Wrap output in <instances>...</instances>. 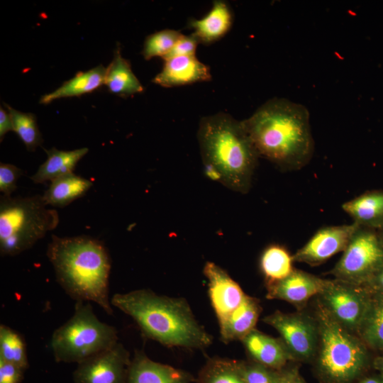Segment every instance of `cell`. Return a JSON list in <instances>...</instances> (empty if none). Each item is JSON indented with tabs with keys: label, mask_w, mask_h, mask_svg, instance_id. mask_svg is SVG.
I'll return each mask as SVG.
<instances>
[{
	"label": "cell",
	"mask_w": 383,
	"mask_h": 383,
	"mask_svg": "<svg viewBox=\"0 0 383 383\" xmlns=\"http://www.w3.org/2000/svg\"><path fill=\"white\" fill-rule=\"evenodd\" d=\"M309 118L304 105L273 98L242 123L260 157L282 171H295L309 162L314 151Z\"/></svg>",
	"instance_id": "cell-1"
},
{
	"label": "cell",
	"mask_w": 383,
	"mask_h": 383,
	"mask_svg": "<svg viewBox=\"0 0 383 383\" xmlns=\"http://www.w3.org/2000/svg\"><path fill=\"white\" fill-rule=\"evenodd\" d=\"M111 304L131 316L146 338L163 345L201 350L212 343L184 299L143 289L115 294Z\"/></svg>",
	"instance_id": "cell-2"
},
{
	"label": "cell",
	"mask_w": 383,
	"mask_h": 383,
	"mask_svg": "<svg viewBox=\"0 0 383 383\" xmlns=\"http://www.w3.org/2000/svg\"><path fill=\"white\" fill-rule=\"evenodd\" d=\"M47 256L58 284L71 298L94 301L112 314L109 296L111 260L101 241L87 235H52Z\"/></svg>",
	"instance_id": "cell-3"
},
{
	"label": "cell",
	"mask_w": 383,
	"mask_h": 383,
	"mask_svg": "<svg viewBox=\"0 0 383 383\" xmlns=\"http://www.w3.org/2000/svg\"><path fill=\"white\" fill-rule=\"evenodd\" d=\"M197 138L204 165L216 170L220 182L248 192L260 156L242 121L223 112L203 117Z\"/></svg>",
	"instance_id": "cell-4"
},
{
	"label": "cell",
	"mask_w": 383,
	"mask_h": 383,
	"mask_svg": "<svg viewBox=\"0 0 383 383\" xmlns=\"http://www.w3.org/2000/svg\"><path fill=\"white\" fill-rule=\"evenodd\" d=\"M313 316L318 330L314 362L322 383H356L370 365L369 348L355 333L334 320L316 299Z\"/></svg>",
	"instance_id": "cell-5"
},
{
	"label": "cell",
	"mask_w": 383,
	"mask_h": 383,
	"mask_svg": "<svg viewBox=\"0 0 383 383\" xmlns=\"http://www.w3.org/2000/svg\"><path fill=\"white\" fill-rule=\"evenodd\" d=\"M42 195L1 196L0 199V253L14 256L30 249L60 221L58 212L47 208Z\"/></svg>",
	"instance_id": "cell-6"
},
{
	"label": "cell",
	"mask_w": 383,
	"mask_h": 383,
	"mask_svg": "<svg viewBox=\"0 0 383 383\" xmlns=\"http://www.w3.org/2000/svg\"><path fill=\"white\" fill-rule=\"evenodd\" d=\"M118 340L116 328L99 321L89 303L77 301L72 316L53 332L50 347L56 362L79 364Z\"/></svg>",
	"instance_id": "cell-7"
},
{
	"label": "cell",
	"mask_w": 383,
	"mask_h": 383,
	"mask_svg": "<svg viewBox=\"0 0 383 383\" xmlns=\"http://www.w3.org/2000/svg\"><path fill=\"white\" fill-rule=\"evenodd\" d=\"M382 267L383 244L377 230L358 226L329 274L344 282L364 285Z\"/></svg>",
	"instance_id": "cell-8"
},
{
	"label": "cell",
	"mask_w": 383,
	"mask_h": 383,
	"mask_svg": "<svg viewBox=\"0 0 383 383\" xmlns=\"http://www.w3.org/2000/svg\"><path fill=\"white\" fill-rule=\"evenodd\" d=\"M316 297L334 320L357 335L370 306L372 292L369 289L335 278L325 279Z\"/></svg>",
	"instance_id": "cell-9"
},
{
	"label": "cell",
	"mask_w": 383,
	"mask_h": 383,
	"mask_svg": "<svg viewBox=\"0 0 383 383\" xmlns=\"http://www.w3.org/2000/svg\"><path fill=\"white\" fill-rule=\"evenodd\" d=\"M263 321L278 331L294 360L313 361L318 340V326L313 315L276 311L265 316Z\"/></svg>",
	"instance_id": "cell-10"
},
{
	"label": "cell",
	"mask_w": 383,
	"mask_h": 383,
	"mask_svg": "<svg viewBox=\"0 0 383 383\" xmlns=\"http://www.w3.org/2000/svg\"><path fill=\"white\" fill-rule=\"evenodd\" d=\"M131 357L118 342L79 364L73 372L74 383H127Z\"/></svg>",
	"instance_id": "cell-11"
},
{
	"label": "cell",
	"mask_w": 383,
	"mask_h": 383,
	"mask_svg": "<svg viewBox=\"0 0 383 383\" xmlns=\"http://www.w3.org/2000/svg\"><path fill=\"white\" fill-rule=\"evenodd\" d=\"M358 225L353 223L325 226L318 229L307 243L293 255L294 262L318 265L344 251Z\"/></svg>",
	"instance_id": "cell-12"
},
{
	"label": "cell",
	"mask_w": 383,
	"mask_h": 383,
	"mask_svg": "<svg viewBox=\"0 0 383 383\" xmlns=\"http://www.w3.org/2000/svg\"><path fill=\"white\" fill-rule=\"evenodd\" d=\"M203 272L208 280L211 306L218 323L221 322L240 306L247 294L223 268L214 262H207Z\"/></svg>",
	"instance_id": "cell-13"
},
{
	"label": "cell",
	"mask_w": 383,
	"mask_h": 383,
	"mask_svg": "<svg viewBox=\"0 0 383 383\" xmlns=\"http://www.w3.org/2000/svg\"><path fill=\"white\" fill-rule=\"evenodd\" d=\"M325 279L300 270L294 269L286 278L267 286V298L304 305L321 291Z\"/></svg>",
	"instance_id": "cell-14"
},
{
	"label": "cell",
	"mask_w": 383,
	"mask_h": 383,
	"mask_svg": "<svg viewBox=\"0 0 383 383\" xmlns=\"http://www.w3.org/2000/svg\"><path fill=\"white\" fill-rule=\"evenodd\" d=\"M192 374L150 359L142 350L135 351L127 383H194Z\"/></svg>",
	"instance_id": "cell-15"
},
{
	"label": "cell",
	"mask_w": 383,
	"mask_h": 383,
	"mask_svg": "<svg viewBox=\"0 0 383 383\" xmlns=\"http://www.w3.org/2000/svg\"><path fill=\"white\" fill-rule=\"evenodd\" d=\"M211 79L209 66L194 55L165 60L161 72L155 77L152 82L164 87H173Z\"/></svg>",
	"instance_id": "cell-16"
},
{
	"label": "cell",
	"mask_w": 383,
	"mask_h": 383,
	"mask_svg": "<svg viewBox=\"0 0 383 383\" xmlns=\"http://www.w3.org/2000/svg\"><path fill=\"white\" fill-rule=\"evenodd\" d=\"M250 360L270 368L281 370L294 361L281 338L266 335L255 328L241 340Z\"/></svg>",
	"instance_id": "cell-17"
},
{
	"label": "cell",
	"mask_w": 383,
	"mask_h": 383,
	"mask_svg": "<svg viewBox=\"0 0 383 383\" xmlns=\"http://www.w3.org/2000/svg\"><path fill=\"white\" fill-rule=\"evenodd\" d=\"M261 313L258 299L246 295L243 302L228 318L218 323L224 343L242 340L255 325Z\"/></svg>",
	"instance_id": "cell-18"
},
{
	"label": "cell",
	"mask_w": 383,
	"mask_h": 383,
	"mask_svg": "<svg viewBox=\"0 0 383 383\" xmlns=\"http://www.w3.org/2000/svg\"><path fill=\"white\" fill-rule=\"evenodd\" d=\"M342 209L360 226L375 230L383 227V190L367 192L345 202Z\"/></svg>",
	"instance_id": "cell-19"
},
{
	"label": "cell",
	"mask_w": 383,
	"mask_h": 383,
	"mask_svg": "<svg viewBox=\"0 0 383 383\" xmlns=\"http://www.w3.org/2000/svg\"><path fill=\"white\" fill-rule=\"evenodd\" d=\"M233 14L227 3L214 1L211 11L201 19L190 21L189 26L199 43L206 45L221 38L229 30Z\"/></svg>",
	"instance_id": "cell-20"
},
{
	"label": "cell",
	"mask_w": 383,
	"mask_h": 383,
	"mask_svg": "<svg viewBox=\"0 0 383 383\" xmlns=\"http://www.w3.org/2000/svg\"><path fill=\"white\" fill-rule=\"evenodd\" d=\"M44 150L47 154V160L30 177L35 184L51 182L62 176L73 173L78 162L89 151L87 148L61 150L53 147L49 150Z\"/></svg>",
	"instance_id": "cell-21"
},
{
	"label": "cell",
	"mask_w": 383,
	"mask_h": 383,
	"mask_svg": "<svg viewBox=\"0 0 383 383\" xmlns=\"http://www.w3.org/2000/svg\"><path fill=\"white\" fill-rule=\"evenodd\" d=\"M104 84L111 93L124 98L144 90L133 72L130 62L122 57L119 47L115 50L112 61L106 67Z\"/></svg>",
	"instance_id": "cell-22"
},
{
	"label": "cell",
	"mask_w": 383,
	"mask_h": 383,
	"mask_svg": "<svg viewBox=\"0 0 383 383\" xmlns=\"http://www.w3.org/2000/svg\"><path fill=\"white\" fill-rule=\"evenodd\" d=\"M106 67L102 65L86 72H79L54 91L41 96L40 104H48L61 98L80 96L91 93L104 84Z\"/></svg>",
	"instance_id": "cell-23"
},
{
	"label": "cell",
	"mask_w": 383,
	"mask_h": 383,
	"mask_svg": "<svg viewBox=\"0 0 383 383\" xmlns=\"http://www.w3.org/2000/svg\"><path fill=\"white\" fill-rule=\"evenodd\" d=\"M92 184L89 179L70 173L51 181L43 199L48 206L63 208L83 196Z\"/></svg>",
	"instance_id": "cell-24"
},
{
	"label": "cell",
	"mask_w": 383,
	"mask_h": 383,
	"mask_svg": "<svg viewBox=\"0 0 383 383\" xmlns=\"http://www.w3.org/2000/svg\"><path fill=\"white\" fill-rule=\"evenodd\" d=\"M357 335L369 349L383 351V294L372 293Z\"/></svg>",
	"instance_id": "cell-25"
},
{
	"label": "cell",
	"mask_w": 383,
	"mask_h": 383,
	"mask_svg": "<svg viewBox=\"0 0 383 383\" xmlns=\"http://www.w3.org/2000/svg\"><path fill=\"white\" fill-rule=\"evenodd\" d=\"M293 255L283 246L273 244L267 247L260 260V267L266 285L279 282L289 276L293 268Z\"/></svg>",
	"instance_id": "cell-26"
},
{
	"label": "cell",
	"mask_w": 383,
	"mask_h": 383,
	"mask_svg": "<svg viewBox=\"0 0 383 383\" xmlns=\"http://www.w3.org/2000/svg\"><path fill=\"white\" fill-rule=\"evenodd\" d=\"M194 383H245L239 360L209 358L200 370Z\"/></svg>",
	"instance_id": "cell-27"
},
{
	"label": "cell",
	"mask_w": 383,
	"mask_h": 383,
	"mask_svg": "<svg viewBox=\"0 0 383 383\" xmlns=\"http://www.w3.org/2000/svg\"><path fill=\"white\" fill-rule=\"evenodd\" d=\"M0 360L13 363L25 371L28 367L23 338L16 331L4 324L0 326Z\"/></svg>",
	"instance_id": "cell-28"
},
{
	"label": "cell",
	"mask_w": 383,
	"mask_h": 383,
	"mask_svg": "<svg viewBox=\"0 0 383 383\" xmlns=\"http://www.w3.org/2000/svg\"><path fill=\"white\" fill-rule=\"evenodd\" d=\"M13 123V131L18 135L28 151L33 152L43 142L36 116L32 113H23L4 103Z\"/></svg>",
	"instance_id": "cell-29"
},
{
	"label": "cell",
	"mask_w": 383,
	"mask_h": 383,
	"mask_svg": "<svg viewBox=\"0 0 383 383\" xmlns=\"http://www.w3.org/2000/svg\"><path fill=\"white\" fill-rule=\"evenodd\" d=\"M182 35L178 30L165 29L148 35L142 50L143 57L146 60L157 56L164 57Z\"/></svg>",
	"instance_id": "cell-30"
},
{
	"label": "cell",
	"mask_w": 383,
	"mask_h": 383,
	"mask_svg": "<svg viewBox=\"0 0 383 383\" xmlns=\"http://www.w3.org/2000/svg\"><path fill=\"white\" fill-rule=\"evenodd\" d=\"M245 383H278L281 370H276L252 360L239 361Z\"/></svg>",
	"instance_id": "cell-31"
},
{
	"label": "cell",
	"mask_w": 383,
	"mask_h": 383,
	"mask_svg": "<svg viewBox=\"0 0 383 383\" xmlns=\"http://www.w3.org/2000/svg\"><path fill=\"white\" fill-rule=\"evenodd\" d=\"M23 174V171L16 166L0 163V192L3 196H10L17 188L16 182Z\"/></svg>",
	"instance_id": "cell-32"
},
{
	"label": "cell",
	"mask_w": 383,
	"mask_h": 383,
	"mask_svg": "<svg viewBox=\"0 0 383 383\" xmlns=\"http://www.w3.org/2000/svg\"><path fill=\"white\" fill-rule=\"evenodd\" d=\"M199 43V41L194 33L189 35H182L172 49L162 58L165 60L178 56H194Z\"/></svg>",
	"instance_id": "cell-33"
},
{
	"label": "cell",
	"mask_w": 383,
	"mask_h": 383,
	"mask_svg": "<svg viewBox=\"0 0 383 383\" xmlns=\"http://www.w3.org/2000/svg\"><path fill=\"white\" fill-rule=\"evenodd\" d=\"M24 372L17 365L0 360V383H21Z\"/></svg>",
	"instance_id": "cell-34"
},
{
	"label": "cell",
	"mask_w": 383,
	"mask_h": 383,
	"mask_svg": "<svg viewBox=\"0 0 383 383\" xmlns=\"http://www.w3.org/2000/svg\"><path fill=\"white\" fill-rule=\"evenodd\" d=\"M362 286L372 293L383 294V267Z\"/></svg>",
	"instance_id": "cell-35"
},
{
	"label": "cell",
	"mask_w": 383,
	"mask_h": 383,
	"mask_svg": "<svg viewBox=\"0 0 383 383\" xmlns=\"http://www.w3.org/2000/svg\"><path fill=\"white\" fill-rule=\"evenodd\" d=\"M13 131V123L9 111H5L2 106L0 108V139L3 140L4 135L9 131Z\"/></svg>",
	"instance_id": "cell-36"
},
{
	"label": "cell",
	"mask_w": 383,
	"mask_h": 383,
	"mask_svg": "<svg viewBox=\"0 0 383 383\" xmlns=\"http://www.w3.org/2000/svg\"><path fill=\"white\" fill-rule=\"evenodd\" d=\"M299 374L297 367H285L281 370L278 383H296Z\"/></svg>",
	"instance_id": "cell-37"
},
{
	"label": "cell",
	"mask_w": 383,
	"mask_h": 383,
	"mask_svg": "<svg viewBox=\"0 0 383 383\" xmlns=\"http://www.w3.org/2000/svg\"><path fill=\"white\" fill-rule=\"evenodd\" d=\"M356 383H383V379L379 375L364 376Z\"/></svg>",
	"instance_id": "cell-38"
},
{
	"label": "cell",
	"mask_w": 383,
	"mask_h": 383,
	"mask_svg": "<svg viewBox=\"0 0 383 383\" xmlns=\"http://www.w3.org/2000/svg\"><path fill=\"white\" fill-rule=\"evenodd\" d=\"M373 367L379 372V375L383 379V353L374 360Z\"/></svg>",
	"instance_id": "cell-39"
},
{
	"label": "cell",
	"mask_w": 383,
	"mask_h": 383,
	"mask_svg": "<svg viewBox=\"0 0 383 383\" xmlns=\"http://www.w3.org/2000/svg\"><path fill=\"white\" fill-rule=\"evenodd\" d=\"M377 232H378V234H379V236L380 238V240L383 244V227L381 228L380 229L377 230Z\"/></svg>",
	"instance_id": "cell-40"
},
{
	"label": "cell",
	"mask_w": 383,
	"mask_h": 383,
	"mask_svg": "<svg viewBox=\"0 0 383 383\" xmlns=\"http://www.w3.org/2000/svg\"><path fill=\"white\" fill-rule=\"evenodd\" d=\"M296 383H306L305 381L299 375L296 381Z\"/></svg>",
	"instance_id": "cell-41"
}]
</instances>
